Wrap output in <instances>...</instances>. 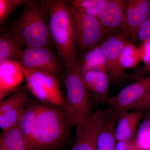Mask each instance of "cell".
I'll return each mask as SVG.
<instances>
[{"label":"cell","mask_w":150,"mask_h":150,"mask_svg":"<svg viewBox=\"0 0 150 150\" xmlns=\"http://www.w3.org/2000/svg\"><path fill=\"white\" fill-rule=\"evenodd\" d=\"M21 69L26 81L25 88L38 100L62 108L64 104L58 79L47 73Z\"/></svg>","instance_id":"cell-5"},{"label":"cell","mask_w":150,"mask_h":150,"mask_svg":"<svg viewBox=\"0 0 150 150\" xmlns=\"http://www.w3.org/2000/svg\"><path fill=\"white\" fill-rule=\"evenodd\" d=\"M130 142H117L115 145V150H129Z\"/></svg>","instance_id":"cell-30"},{"label":"cell","mask_w":150,"mask_h":150,"mask_svg":"<svg viewBox=\"0 0 150 150\" xmlns=\"http://www.w3.org/2000/svg\"><path fill=\"white\" fill-rule=\"evenodd\" d=\"M137 37L141 43L150 41V14L139 28Z\"/></svg>","instance_id":"cell-26"},{"label":"cell","mask_w":150,"mask_h":150,"mask_svg":"<svg viewBox=\"0 0 150 150\" xmlns=\"http://www.w3.org/2000/svg\"><path fill=\"white\" fill-rule=\"evenodd\" d=\"M142 117V112L140 110H136L131 112L126 111L121 113L118 116L114 131L116 142H131L136 134Z\"/></svg>","instance_id":"cell-16"},{"label":"cell","mask_w":150,"mask_h":150,"mask_svg":"<svg viewBox=\"0 0 150 150\" xmlns=\"http://www.w3.org/2000/svg\"><path fill=\"white\" fill-rule=\"evenodd\" d=\"M107 1L108 0H74L69 2L72 9L97 17Z\"/></svg>","instance_id":"cell-21"},{"label":"cell","mask_w":150,"mask_h":150,"mask_svg":"<svg viewBox=\"0 0 150 150\" xmlns=\"http://www.w3.org/2000/svg\"><path fill=\"white\" fill-rule=\"evenodd\" d=\"M127 38L121 33H108L99 44L106 60V73L115 82L121 81L126 76L120 55Z\"/></svg>","instance_id":"cell-10"},{"label":"cell","mask_w":150,"mask_h":150,"mask_svg":"<svg viewBox=\"0 0 150 150\" xmlns=\"http://www.w3.org/2000/svg\"><path fill=\"white\" fill-rule=\"evenodd\" d=\"M114 118L108 121L98 140L96 150H115Z\"/></svg>","instance_id":"cell-23"},{"label":"cell","mask_w":150,"mask_h":150,"mask_svg":"<svg viewBox=\"0 0 150 150\" xmlns=\"http://www.w3.org/2000/svg\"><path fill=\"white\" fill-rule=\"evenodd\" d=\"M16 62L25 69L50 74L57 79L63 74V63L48 48L26 47Z\"/></svg>","instance_id":"cell-8"},{"label":"cell","mask_w":150,"mask_h":150,"mask_svg":"<svg viewBox=\"0 0 150 150\" xmlns=\"http://www.w3.org/2000/svg\"><path fill=\"white\" fill-rule=\"evenodd\" d=\"M125 2L123 0H108L97 16L108 33H121L125 23Z\"/></svg>","instance_id":"cell-13"},{"label":"cell","mask_w":150,"mask_h":150,"mask_svg":"<svg viewBox=\"0 0 150 150\" xmlns=\"http://www.w3.org/2000/svg\"><path fill=\"white\" fill-rule=\"evenodd\" d=\"M28 0H0V23H4L14 11L24 6Z\"/></svg>","instance_id":"cell-25"},{"label":"cell","mask_w":150,"mask_h":150,"mask_svg":"<svg viewBox=\"0 0 150 150\" xmlns=\"http://www.w3.org/2000/svg\"><path fill=\"white\" fill-rule=\"evenodd\" d=\"M150 73V60L143 67H140L131 73L130 74V79L133 80H138L144 77V75Z\"/></svg>","instance_id":"cell-29"},{"label":"cell","mask_w":150,"mask_h":150,"mask_svg":"<svg viewBox=\"0 0 150 150\" xmlns=\"http://www.w3.org/2000/svg\"><path fill=\"white\" fill-rule=\"evenodd\" d=\"M49 16L51 38L65 70L76 64L79 57L76 31L69 2L65 0H46Z\"/></svg>","instance_id":"cell-2"},{"label":"cell","mask_w":150,"mask_h":150,"mask_svg":"<svg viewBox=\"0 0 150 150\" xmlns=\"http://www.w3.org/2000/svg\"><path fill=\"white\" fill-rule=\"evenodd\" d=\"M23 49L8 32L0 37V64L7 62H16Z\"/></svg>","instance_id":"cell-20"},{"label":"cell","mask_w":150,"mask_h":150,"mask_svg":"<svg viewBox=\"0 0 150 150\" xmlns=\"http://www.w3.org/2000/svg\"><path fill=\"white\" fill-rule=\"evenodd\" d=\"M112 116L110 109L98 110L91 114L83 124L76 127L71 150H96L98 137Z\"/></svg>","instance_id":"cell-7"},{"label":"cell","mask_w":150,"mask_h":150,"mask_svg":"<svg viewBox=\"0 0 150 150\" xmlns=\"http://www.w3.org/2000/svg\"><path fill=\"white\" fill-rule=\"evenodd\" d=\"M40 107V105H34L26 108L17 123L24 136L26 150L32 140L35 121Z\"/></svg>","instance_id":"cell-17"},{"label":"cell","mask_w":150,"mask_h":150,"mask_svg":"<svg viewBox=\"0 0 150 150\" xmlns=\"http://www.w3.org/2000/svg\"><path fill=\"white\" fill-rule=\"evenodd\" d=\"M71 10L80 56L99 45L108 33L97 17Z\"/></svg>","instance_id":"cell-6"},{"label":"cell","mask_w":150,"mask_h":150,"mask_svg":"<svg viewBox=\"0 0 150 150\" xmlns=\"http://www.w3.org/2000/svg\"><path fill=\"white\" fill-rule=\"evenodd\" d=\"M138 48L141 56V61L146 64L150 60V41L141 43Z\"/></svg>","instance_id":"cell-28"},{"label":"cell","mask_w":150,"mask_h":150,"mask_svg":"<svg viewBox=\"0 0 150 150\" xmlns=\"http://www.w3.org/2000/svg\"><path fill=\"white\" fill-rule=\"evenodd\" d=\"M150 91V75L137 80L108 99L107 103L113 118L128 111L132 105Z\"/></svg>","instance_id":"cell-9"},{"label":"cell","mask_w":150,"mask_h":150,"mask_svg":"<svg viewBox=\"0 0 150 150\" xmlns=\"http://www.w3.org/2000/svg\"><path fill=\"white\" fill-rule=\"evenodd\" d=\"M133 142L141 150H150V115L138 127Z\"/></svg>","instance_id":"cell-24"},{"label":"cell","mask_w":150,"mask_h":150,"mask_svg":"<svg viewBox=\"0 0 150 150\" xmlns=\"http://www.w3.org/2000/svg\"><path fill=\"white\" fill-rule=\"evenodd\" d=\"M28 97L24 90H19L0 101V128L3 131L15 126L26 109Z\"/></svg>","instance_id":"cell-11"},{"label":"cell","mask_w":150,"mask_h":150,"mask_svg":"<svg viewBox=\"0 0 150 150\" xmlns=\"http://www.w3.org/2000/svg\"><path fill=\"white\" fill-rule=\"evenodd\" d=\"M150 14V1L127 0L125 2V23L123 33L136 42L139 28Z\"/></svg>","instance_id":"cell-12"},{"label":"cell","mask_w":150,"mask_h":150,"mask_svg":"<svg viewBox=\"0 0 150 150\" xmlns=\"http://www.w3.org/2000/svg\"><path fill=\"white\" fill-rule=\"evenodd\" d=\"M141 61L139 48L127 39L120 55V62L123 69L135 68Z\"/></svg>","instance_id":"cell-22"},{"label":"cell","mask_w":150,"mask_h":150,"mask_svg":"<svg viewBox=\"0 0 150 150\" xmlns=\"http://www.w3.org/2000/svg\"><path fill=\"white\" fill-rule=\"evenodd\" d=\"M79 56L81 62V73L91 70L106 71V60L100 45Z\"/></svg>","instance_id":"cell-18"},{"label":"cell","mask_w":150,"mask_h":150,"mask_svg":"<svg viewBox=\"0 0 150 150\" xmlns=\"http://www.w3.org/2000/svg\"><path fill=\"white\" fill-rule=\"evenodd\" d=\"M69 127L62 108L40 105L27 150H54L64 139Z\"/></svg>","instance_id":"cell-4"},{"label":"cell","mask_w":150,"mask_h":150,"mask_svg":"<svg viewBox=\"0 0 150 150\" xmlns=\"http://www.w3.org/2000/svg\"><path fill=\"white\" fill-rule=\"evenodd\" d=\"M0 150H26L24 136L17 123L1 134Z\"/></svg>","instance_id":"cell-19"},{"label":"cell","mask_w":150,"mask_h":150,"mask_svg":"<svg viewBox=\"0 0 150 150\" xmlns=\"http://www.w3.org/2000/svg\"><path fill=\"white\" fill-rule=\"evenodd\" d=\"M83 83L90 93L98 102L107 103L110 76L104 71L91 70L81 73Z\"/></svg>","instance_id":"cell-14"},{"label":"cell","mask_w":150,"mask_h":150,"mask_svg":"<svg viewBox=\"0 0 150 150\" xmlns=\"http://www.w3.org/2000/svg\"><path fill=\"white\" fill-rule=\"evenodd\" d=\"M149 109H150V91L135 103L129 110L135 109L141 110Z\"/></svg>","instance_id":"cell-27"},{"label":"cell","mask_w":150,"mask_h":150,"mask_svg":"<svg viewBox=\"0 0 150 150\" xmlns=\"http://www.w3.org/2000/svg\"><path fill=\"white\" fill-rule=\"evenodd\" d=\"M8 31L22 49L46 48L52 40L48 7L45 1L28 0Z\"/></svg>","instance_id":"cell-1"},{"label":"cell","mask_w":150,"mask_h":150,"mask_svg":"<svg viewBox=\"0 0 150 150\" xmlns=\"http://www.w3.org/2000/svg\"><path fill=\"white\" fill-rule=\"evenodd\" d=\"M67 96L62 108L69 126L77 127L83 124L91 114L89 92L81 77V57L73 67L65 70Z\"/></svg>","instance_id":"cell-3"},{"label":"cell","mask_w":150,"mask_h":150,"mask_svg":"<svg viewBox=\"0 0 150 150\" xmlns=\"http://www.w3.org/2000/svg\"><path fill=\"white\" fill-rule=\"evenodd\" d=\"M129 150H141L135 144L133 141L130 142L129 144Z\"/></svg>","instance_id":"cell-31"},{"label":"cell","mask_w":150,"mask_h":150,"mask_svg":"<svg viewBox=\"0 0 150 150\" xmlns=\"http://www.w3.org/2000/svg\"><path fill=\"white\" fill-rule=\"evenodd\" d=\"M24 78L21 67L17 62L0 64V100L14 91Z\"/></svg>","instance_id":"cell-15"}]
</instances>
